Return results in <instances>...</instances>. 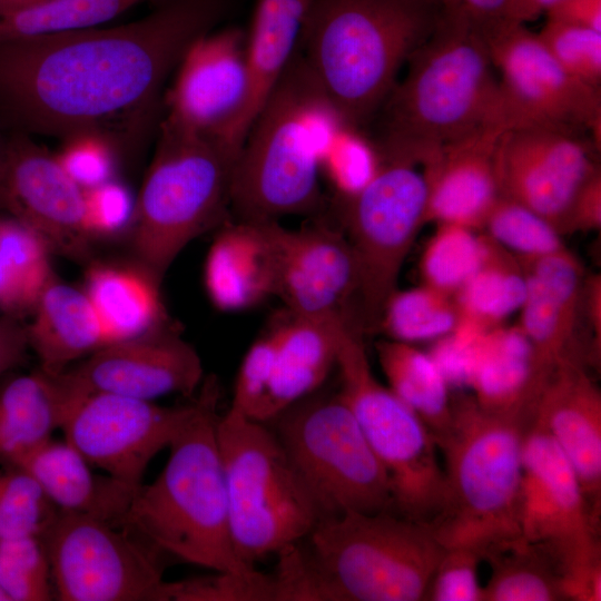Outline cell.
Listing matches in <instances>:
<instances>
[{
	"label": "cell",
	"mask_w": 601,
	"mask_h": 601,
	"mask_svg": "<svg viewBox=\"0 0 601 601\" xmlns=\"http://www.w3.org/2000/svg\"><path fill=\"white\" fill-rule=\"evenodd\" d=\"M230 0H159L147 16L0 42V122L63 140L149 111L186 49L215 30Z\"/></svg>",
	"instance_id": "cell-1"
},
{
	"label": "cell",
	"mask_w": 601,
	"mask_h": 601,
	"mask_svg": "<svg viewBox=\"0 0 601 601\" xmlns=\"http://www.w3.org/2000/svg\"><path fill=\"white\" fill-rule=\"evenodd\" d=\"M362 131L380 158L424 162L483 128L503 126L499 83L477 27L440 7L433 32Z\"/></svg>",
	"instance_id": "cell-2"
},
{
	"label": "cell",
	"mask_w": 601,
	"mask_h": 601,
	"mask_svg": "<svg viewBox=\"0 0 601 601\" xmlns=\"http://www.w3.org/2000/svg\"><path fill=\"white\" fill-rule=\"evenodd\" d=\"M437 0H312L298 50L345 126L363 131L433 32Z\"/></svg>",
	"instance_id": "cell-3"
},
{
	"label": "cell",
	"mask_w": 601,
	"mask_h": 601,
	"mask_svg": "<svg viewBox=\"0 0 601 601\" xmlns=\"http://www.w3.org/2000/svg\"><path fill=\"white\" fill-rule=\"evenodd\" d=\"M343 126L297 48L236 159L230 188L236 220L322 215L321 162Z\"/></svg>",
	"instance_id": "cell-4"
},
{
	"label": "cell",
	"mask_w": 601,
	"mask_h": 601,
	"mask_svg": "<svg viewBox=\"0 0 601 601\" xmlns=\"http://www.w3.org/2000/svg\"><path fill=\"white\" fill-rule=\"evenodd\" d=\"M196 410L169 445L168 461L150 484H141L120 523L155 550L218 573L256 571L236 555L217 441L220 387L207 376Z\"/></svg>",
	"instance_id": "cell-5"
},
{
	"label": "cell",
	"mask_w": 601,
	"mask_h": 601,
	"mask_svg": "<svg viewBox=\"0 0 601 601\" xmlns=\"http://www.w3.org/2000/svg\"><path fill=\"white\" fill-rule=\"evenodd\" d=\"M530 416L495 413L472 396L452 401L447 428L435 437L444 472V499L427 524L444 549L484 555L521 539V446Z\"/></svg>",
	"instance_id": "cell-6"
},
{
	"label": "cell",
	"mask_w": 601,
	"mask_h": 601,
	"mask_svg": "<svg viewBox=\"0 0 601 601\" xmlns=\"http://www.w3.org/2000/svg\"><path fill=\"white\" fill-rule=\"evenodd\" d=\"M444 548L394 512L322 520L296 544L298 601H421Z\"/></svg>",
	"instance_id": "cell-7"
},
{
	"label": "cell",
	"mask_w": 601,
	"mask_h": 601,
	"mask_svg": "<svg viewBox=\"0 0 601 601\" xmlns=\"http://www.w3.org/2000/svg\"><path fill=\"white\" fill-rule=\"evenodd\" d=\"M236 159L221 139L161 120L131 239L139 266L158 283L190 242L229 220Z\"/></svg>",
	"instance_id": "cell-8"
},
{
	"label": "cell",
	"mask_w": 601,
	"mask_h": 601,
	"mask_svg": "<svg viewBox=\"0 0 601 601\" xmlns=\"http://www.w3.org/2000/svg\"><path fill=\"white\" fill-rule=\"evenodd\" d=\"M229 530L245 564L304 540L318 510L274 431L230 408L217 421Z\"/></svg>",
	"instance_id": "cell-9"
},
{
	"label": "cell",
	"mask_w": 601,
	"mask_h": 601,
	"mask_svg": "<svg viewBox=\"0 0 601 601\" xmlns=\"http://www.w3.org/2000/svg\"><path fill=\"white\" fill-rule=\"evenodd\" d=\"M338 396L356 418L391 484L393 512L430 524L444 499V472L433 433L374 376L363 334L344 322L338 335Z\"/></svg>",
	"instance_id": "cell-10"
},
{
	"label": "cell",
	"mask_w": 601,
	"mask_h": 601,
	"mask_svg": "<svg viewBox=\"0 0 601 601\" xmlns=\"http://www.w3.org/2000/svg\"><path fill=\"white\" fill-rule=\"evenodd\" d=\"M269 422L321 521L393 512L388 475L338 394H311Z\"/></svg>",
	"instance_id": "cell-11"
},
{
	"label": "cell",
	"mask_w": 601,
	"mask_h": 601,
	"mask_svg": "<svg viewBox=\"0 0 601 601\" xmlns=\"http://www.w3.org/2000/svg\"><path fill=\"white\" fill-rule=\"evenodd\" d=\"M425 164L380 158L373 178L356 194L334 196L342 230L357 265L353 322L364 333L380 328L404 260L426 223Z\"/></svg>",
	"instance_id": "cell-12"
},
{
	"label": "cell",
	"mask_w": 601,
	"mask_h": 601,
	"mask_svg": "<svg viewBox=\"0 0 601 601\" xmlns=\"http://www.w3.org/2000/svg\"><path fill=\"white\" fill-rule=\"evenodd\" d=\"M59 511L42 536L61 601H167L158 551L124 528Z\"/></svg>",
	"instance_id": "cell-13"
},
{
	"label": "cell",
	"mask_w": 601,
	"mask_h": 601,
	"mask_svg": "<svg viewBox=\"0 0 601 601\" xmlns=\"http://www.w3.org/2000/svg\"><path fill=\"white\" fill-rule=\"evenodd\" d=\"M474 24L500 73L501 108L508 129H566L591 137L600 147V87L568 73L524 23L499 19Z\"/></svg>",
	"instance_id": "cell-14"
},
{
	"label": "cell",
	"mask_w": 601,
	"mask_h": 601,
	"mask_svg": "<svg viewBox=\"0 0 601 601\" xmlns=\"http://www.w3.org/2000/svg\"><path fill=\"white\" fill-rule=\"evenodd\" d=\"M520 531L545 548L561 577L601 561L597 518L574 469L550 433L530 420L522 437Z\"/></svg>",
	"instance_id": "cell-15"
},
{
	"label": "cell",
	"mask_w": 601,
	"mask_h": 601,
	"mask_svg": "<svg viewBox=\"0 0 601 601\" xmlns=\"http://www.w3.org/2000/svg\"><path fill=\"white\" fill-rule=\"evenodd\" d=\"M196 410V398L183 406L111 393L85 395L61 431L93 467L140 486L150 461L169 447Z\"/></svg>",
	"instance_id": "cell-16"
},
{
	"label": "cell",
	"mask_w": 601,
	"mask_h": 601,
	"mask_svg": "<svg viewBox=\"0 0 601 601\" xmlns=\"http://www.w3.org/2000/svg\"><path fill=\"white\" fill-rule=\"evenodd\" d=\"M594 140L552 127H515L499 139L495 169L499 196L536 213L561 235L572 200L599 168Z\"/></svg>",
	"instance_id": "cell-17"
},
{
	"label": "cell",
	"mask_w": 601,
	"mask_h": 601,
	"mask_svg": "<svg viewBox=\"0 0 601 601\" xmlns=\"http://www.w3.org/2000/svg\"><path fill=\"white\" fill-rule=\"evenodd\" d=\"M0 210L33 230L50 253L73 259L89 253L86 189L30 135L14 132L7 140Z\"/></svg>",
	"instance_id": "cell-18"
},
{
	"label": "cell",
	"mask_w": 601,
	"mask_h": 601,
	"mask_svg": "<svg viewBox=\"0 0 601 601\" xmlns=\"http://www.w3.org/2000/svg\"><path fill=\"white\" fill-rule=\"evenodd\" d=\"M298 228L265 221L276 262L275 296L289 314L353 323L357 265L341 228L323 215Z\"/></svg>",
	"instance_id": "cell-19"
},
{
	"label": "cell",
	"mask_w": 601,
	"mask_h": 601,
	"mask_svg": "<svg viewBox=\"0 0 601 601\" xmlns=\"http://www.w3.org/2000/svg\"><path fill=\"white\" fill-rule=\"evenodd\" d=\"M245 43L246 32L238 27L197 38L184 52L166 92V118L224 142L247 98Z\"/></svg>",
	"instance_id": "cell-20"
},
{
	"label": "cell",
	"mask_w": 601,
	"mask_h": 601,
	"mask_svg": "<svg viewBox=\"0 0 601 601\" xmlns=\"http://www.w3.org/2000/svg\"><path fill=\"white\" fill-rule=\"evenodd\" d=\"M164 327L108 344L65 371L83 395L111 393L146 401L193 396L204 381L200 356Z\"/></svg>",
	"instance_id": "cell-21"
},
{
	"label": "cell",
	"mask_w": 601,
	"mask_h": 601,
	"mask_svg": "<svg viewBox=\"0 0 601 601\" xmlns=\"http://www.w3.org/2000/svg\"><path fill=\"white\" fill-rule=\"evenodd\" d=\"M531 420L541 424L568 457L598 519L601 502V393L572 356L543 381Z\"/></svg>",
	"instance_id": "cell-22"
},
{
	"label": "cell",
	"mask_w": 601,
	"mask_h": 601,
	"mask_svg": "<svg viewBox=\"0 0 601 601\" xmlns=\"http://www.w3.org/2000/svg\"><path fill=\"white\" fill-rule=\"evenodd\" d=\"M518 259L528 278L519 327L530 341L538 370L545 377L559 362L571 357L582 308L583 272L568 248Z\"/></svg>",
	"instance_id": "cell-23"
},
{
	"label": "cell",
	"mask_w": 601,
	"mask_h": 601,
	"mask_svg": "<svg viewBox=\"0 0 601 601\" xmlns=\"http://www.w3.org/2000/svg\"><path fill=\"white\" fill-rule=\"evenodd\" d=\"M503 126L483 128L450 144L425 161V220L482 227L499 197L495 151Z\"/></svg>",
	"instance_id": "cell-24"
},
{
	"label": "cell",
	"mask_w": 601,
	"mask_h": 601,
	"mask_svg": "<svg viewBox=\"0 0 601 601\" xmlns=\"http://www.w3.org/2000/svg\"><path fill=\"white\" fill-rule=\"evenodd\" d=\"M2 465L28 473L58 511L120 525L139 486L100 475L67 441L52 437Z\"/></svg>",
	"instance_id": "cell-25"
},
{
	"label": "cell",
	"mask_w": 601,
	"mask_h": 601,
	"mask_svg": "<svg viewBox=\"0 0 601 601\" xmlns=\"http://www.w3.org/2000/svg\"><path fill=\"white\" fill-rule=\"evenodd\" d=\"M204 286L221 312H240L275 296L276 262L265 221L227 220L204 265Z\"/></svg>",
	"instance_id": "cell-26"
},
{
	"label": "cell",
	"mask_w": 601,
	"mask_h": 601,
	"mask_svg": "<svg viewBox=\"0 0 601 601\" xmlns=\"http://www.w3.org/2000/svg\"><path fill=\"white\" fill-rule=\"evenodd\" d=\"M312 0H256L246 32L248 92L224 142L238 157L254 118L290 62Z\"/></svg>",
	"instance_id": "cell-27"
},
{
	"label": "cell",
	"mask_w": 601,
	"mask_h": 601,
	"mask_svg": "<svg viewBox=\"0 0 601 601\" xmlns=\"http://www.w3.org/2000/svg\"><path fill=\"white\" fill-rule=\"evenodd\" d=\"M289 314V313H288ZM346 319L321 321L289 314L275 325L276 353L257 421L267 423L309 396L336 367L338 335Z\"/></svg>",
	"instance_id": "cell-28"
},
{
	"label": "cell",
	"mask_w": 601,
	"mask_h": 601,
	"mask_svg": "<svg viewBox=\"0 0 601 601\" xmlns=\"http://www.w3.org/2000/svg\"><path fill=\"white\" fill-rule=\"evenodd\" d=\"M85 395L66 371L40 366L0 383V465L52 437Z\"/></svg>",
	"instance_id": "cell-29"
},
{
	"label": "cell",
	"mask_w": 601,
	"mask_h": 601,
	"mask_svg": "<svg viewBox=\"0 0 601 601\" xmlns=\"http://www.w3.org/2000/svg\"><path fill=\"white\" fill-rule=\"evenodd\" d=\"M27 325L29 347L40 367L62 372L77 359L110 344L108 333L85 289L55 273L43 286Z\"/></svg>",
	"instance_id": "cell-30"
},
{
	"label": "cell",
	"mask_w": 601,
	"mask_h": 601,
	"mask_svg": "<svg viewBox=\"0 0 601 601\" xmlns=\"http://www.w3.org/2000/svg\"><path fill=\"white\" fill-rule=\"evenodd\" d=\"M544 380L530 341L516 325L496 326L485 333L469 383L475 392L473 397L483 408L531 415Z\"/></svg>",
	"instance_id": "cell-31"
},
{
	"label": "cell",
	"mask_w": 601,
	"mask_h": 601,
	"mask_svg": "<svg viewBox=\"0 0 601 601\" xmlns=\"http://www.w3.org/2000/svg\"><path fill=\"white\" fill-rule=\"evenodd\" d=\"M159 285L141 267L132 269L110 264L89 267L83 289L110 344L164 327L166 315Z\"/></svg>",
	"instance_id": "cell-32"
},
{
	"label": "cell",
	"mask_w": 601,
	"mask_h": 601,
	"mask_svg": "<svg viewBox=\"0 0 601 601\" xmlns=\"http://www.w3.org/2000/svg\"><path fill=\"white\" fill-rule=\"evenodd\" d=\"M376 353L388 388L430 428L434 437L451 421L449 383L430 354L410 343L383 339Z\"/></svg>",
	"instance_id": "cell-33"
},
{
	"label": "cell",
	"mask_w": 601,
	"mask_h": 601,
	"mask_svg": "<svg viewBox=\"0 0 601 601\" xmlns=\"http://www.w3.org/2000/svg\"><path fill=\"white\" fill-rule=\"evenodd\" d=\"M486 237L484 260L454 300L461 321L490 331L522 307L528 278L516 256Z\"/></svg>",
	"instance_id": "cell-34"
},
{
	"label": "cell",
	"mask_w": 601,
	"mask_h": 601,
	"mask_svg": "<svg viewBox=\"0 0 601 601\" xmlns=\"http://www.w3.org/2000/svg\"><path fill=\"white\" fill-rule=\"evenodd\" d=\"M491 574L482 601L565 600L555 559L543 546L518 539L489 551Z\"/></svg>",
	"instance_id": "cell-35"
},
{
	"label": "cell",
	"mask_w": 601,
	"mask_h": 601,
	"mask_svg": "<svg viewBox=\"0 0 601 601\" xmlns=\"http://www.w3.org/2000/svg\"><path fill=\"white\" fill-rule=\"evenodd\" d=\"M50 250L29 227L0 216V309L20 317L32 313L53 270Z\"/></svg>",
	"instance_id": "cell-36"
},
{
	"label": "cell",
	"mask_w": 601,
	"mask_h": 601,
	"mask_svg": "<svg viewBox=\"0 0 601 601\" xmlns=\"http://www.w3.org/2000/svg\"><path fill=\"white\" fill-rule=\"evenodd\" d=\"M147 0H49L0 14V42L98 27Z\"/></svg>",
	"instance_id": "cell-37"
},
{
	"label": "cell",
	"mask_w": 601,
	"mask_h": 601,
	"mask_svg": "<svg viewBox=\"0 0 601 601\" xmlns=\"http://www.w3.org/2000/svg\"><path fill=\"white\" fill-rule=\"evenodd\" d=\"M473 228L442 223L423 250V285L454 297L484 260L487 237Z\"/></svg>",
	"instance_id": "cell-38"
},
{
	"label": "cell",
	"mask_w": 601,
	"mask_h": 601,
	"mask_svg": "<svg viewBox=\"0 0 601 601\" xmlns=\"http://www.w3.org/2000/svg\"><path fill=\"white\" fill-rule=\"evenodd\" d=\"M452 298L425 285L395 289L384 306L378 329L390 339L405 343L441 338L460 322Z\"/></svg>",
	"instance_id": "cell-39"
},
{
	"label": "cell",
	"mask_w": 601,
	"mask_h": 601,
	"mask_svg": "<svg viewBox=\"0 0 601 601\" xmlns=\"http://www.w3.org/2000/svg\"><path fill=\"white\" fill-rule=\"evenodd\" d=\"M482 227L486 236L518 258H536L566 248L546 219L502 196L496 198Z\"/></svg>",
	"instance_id": "cell-40"
},
{
	"label": "cell",
	"mask_w": 601,
	"mask_h": 601,
	"mask_svg": "<svg viewBox=\"0 0 601 601\" xmlns=\"http://www.w3.org/2000/svg\"><path fill=\"white\" fill-rule=\"evenodd\" d=\"M58 512L28 473L0 465V538H42Z\"/></svg>",
	"instance_id": "cell-41"
},
{
	"label": "cell",
	"mask_w": 601,
	"mask_h": 601,
	"mask_svg": "<svg viewBox=\"0 0 601 601\" xmlns=\"http://www.w3.org/2000/svg\"><path fill=\"white\" fill-rule=\"evenodd\" d=\"M0 590L8 601H47L55 597L42 538H0Z\"/></svg>",
	"instance_id": "cell-42"
},
{
	"label": "cell",
	"mask_w": 601,
	"mask_h": 601,
	"mask_svg": "<svg viewBox=\"0 0 601 601\" xmlns=\"http://www.w3.org/2000/svg\"><path fill=\"white\" fill-rule=\"evenodd\" d=\"M378 155L368 138L357 129L343 126L335 135L322 162L336 197L359 191L375 175Z\"/></svg>",
	"instance_id": "cell-43"
},
{
	"label": "cell",
	"mask_w": 601,
	"mask_h": 601,
	"mask_svg": "<svg viewBox=\"0 0 601 601\" xmlns=\"http://www.w3.org/2000/svg\"><path fill=\"white\" fill-rule=\"evenodd\" d=\"M536 35L568 73L585 83L601 87V32L546 19Z\"/></svg>",
	"instance_id": "cell-44"
},
{
	"label": "cell",
	"mask_w": 601,
	"mask_h": 601,
	"mask_svg": "<svg viewBox=\"0 0 601 601\" xmlns=\"http://www.w3.org/2000/svg\"><path fill=\"white\" fill-rule=\"evenodd\" d=\"M276 337L272 327L246 352L234 384L230 408L257 421L273 375Z\"/></svg>",
	"instance_id": "cell-45"
},
{
	"label": "cell",
	"mask_w": 601,
	"mask_h": 601,
	"mask_svg": "<svg viewBox=\"0 0 601 601\" xmlns=\"http://www.w3.org/2000/svg\"><path fill=\"white\" fill-rule=\"evenodd\" d=\"M483 555L473 549H445L426 589L424 600L482 601L477 568Z\"/></svg>",
	"instance_id": "cell-46"
},
{
	"label": "cell",
	"mask_w": 601,
	"mask_h": 601,
	"mask_svg": "<svg viewBox=\"0 0 601 601\" xmlns=\"http://www.w3.org/2000/svg\"><path fill=\"white\" fill-rule=\"evenodd\" d=\"M57 158L67 174L83 189L112 179L114 156L105 136L86 134L66 139Z\"/></svg>",
	"instance_id": "cell-47"
},
{
	"label": "cell",
	"mask_w": 601,
	"mask_h": 601,
	"mask_svg": "<svg viewBox=\"0 0 601 601\" xmlns=\"http://www.w3.org/2000/svg\"><path fill=\"white\" fill-rule=\"evenodd\" d=\"M86 205L93 237L122 229L132 218L135 208L127 188L112 179L86 189Z\"/></svg>",
	"instance_id": "cell-48"
},
{
	"label": "cell",
	"mask_w": 601,
	"mask_h": 601,
	"mask_svg": "<svg viewBox=\"0 0 601 601\" xmlns=\"http://www.w3.org/2000/svg\"><path fill=\"white\" fill-rule=\"evenodd\" d=\"M601 226V174L597 170L575 194L563 233L597 230Z\"/></svg>",
	"instance_id": "cell-49"
},
{
	"label": "cell",
	"mask_w": 601,
	"mask_h": 601,
	"mask_svg": "<svg viewBox=\"0 0 601 601\" xmlns=\"http://www.w3.org/2000/svg\"><path fill=\"white\" fill-rule=\"evenodd\" d=\"M29 348L27 326L19 317H0V378L26 359Z\"/></svg>",
	"instance_id": "cell-50"
},
{
	"label": "cell",
	"mask_w": 601,
	"mask_h": 601,
	"mask_svg": "<svg viewBox=\"0 0 601 601\" xmlns=\"http://www.w3.org/2000/svg\"><path fill=\"white\" fill-rule=\"evenodd\" d=\"M548 20L601 32V0H560L546 11Z\"/></svg>",
	"instance_id": "cell-51"
},
{
	"label": "cell",
	"mask_w": 601,
	"mask_h": 601,
	"mask_svg": "<svg viewBox=\"0 0 601 601\" xmlns=\"http://www.w3.org/2000/svg\"><path fill=\"white\" fill-rule=\"evenodd\" d=\"M441 8L474 23L508 19L510 0H437Z\"/></svg>",
	"instance_id": "cell-52"
},
{
	"label": "cell",
	"mask_w": 601,
	"mask_h": 601,
	"mask_svg": "<svg viewBox=\"0 0 601 601\" xmlns=\"http://www.w3.org/2000/svg\"><path fill=\"white\" fill-rule=\"evenodd\" d=\"M560 0H510L508 19L525 23L538 18Z\"/></svg>",
	"instance_id": "cell-53"
},
{
	"label": "cell",
	"mask_w": 601,
	"mask_h": 601,
	"mask_svg": "<svg viewBox=\"0 0 601 601\" xmlns=\"http://www.w3.org/2000/svg\"><path fill=\"white\" fill-rule=\"evenodd\" d=\"M49 0H0V14L32 7Z\"/></svg>",
	"instance_id": "cell-54"
},
{
	"label": "cell",
	"mask_w": 601,
	"mask_h": 601,
	"mask_svg": "<svg viewBox=\"0 0 601 601\" xmlns=\"http://www.w3.org/2000/svg\"><path fill=\"white\" fill-rule=\"evenodd\" d=\"M7 138H4L0 130V191H1V183H2V176H3V169H4V161H6V152H7Z\"/></svg>",
	"instance_id": "cell-55"
},
{
	"label": "cell",
	"mask_w": 601,
	"mask_h": 601,
	"mask_svg": "<svg viewBox=\"0 0 601 601\" xmlns=\"http://www.w3.org/2000/svg\"><path fill=\"white\" fill-rule=\"evenodd\" d=\"M0 601H8V598L1 590H0Z\"/></svg>",
	"instance_id": "cell-56"
}]
</instances>
